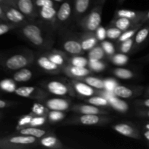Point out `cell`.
I'll return each instance as SVG.
<instances>
[{
  "label": "cell",
  "mask_w": 149,
  "mask_h": 149,
  "mask_svg": "<svg viewBox=\"0 0 149 149\" xmlns=\"http://www.w3.org/2000/svg\"><path fill=\"white\" fill-rule=\"evenodd\" d=\"M143 135H144V137H145L147 141L149 142V129L145 130V131H144V132H143Z\"/></svg>",
  "instance_id": "56"
},
{
  "label": "cell",
  "mask_w": 149,
  "mask_h": 149,
  "mask_svg": "<svg viewBox=\"0 0 149 149\" xmlns=\"http://www.w3.org/2000/svg\"><path fill=\"white\" fill-rule=\"evenodd\" d=\"M143 26V23H139V24L136 25L134 27L130 28V29H127V30L125 31H122V34L119 36V39H117L118 43H121V42H124V41H126L127 39H131V38H133L135 36V33H137L138 30L141 29L142 26Z\"/></svg>",
  "instance_id": "34"
},
{
  "label": "cell",
  "mask_w": 149,
  "mask_h": 149,
  "mask_svg": "<svg viewBox=\"0 0 149 149\" xmlns=\"http://www.w3.org/2000/svg\"><path fill=\"white\" fill-rule=\"evenodd\" d=\"M113 75L118 79H131L134 78L135 76V74L134 71L132 70L128 69V68H116L112 71Z\"/></svg>",
  "instance_id": "32"
},
{
  "label": "cell",
  "mask_w": 149,
  "mask_h": 149,
  "mask_svg": "<svg viewBox=\"0 0 149 149\" xmlns=\"http://www.w3.org/2000/svg\"><path fill=\"white\" fill-rule=\"evenodd\" d=\"M89 63L88 58L81 56V55H71L68 57V64L79 67H87Z\"/></svg>",
  "instance_id": "35"
},
{
  "label": "cell",
  "mask_w": 149,
  "mask_h": 149,
  "mask_svg": "<svg viewBox=\"0 0 149 149\" xmlns=\"http://www.w3.org/2000/svg\"><path fill=\"white\" fill-rule=\"evenodd\" d=\"M15 93L20 97L33 99L42 102L48 96L47 93L44 90L37 87L31 86H23L17 87L15 91Z\"/></svg>",
  "instance_id": "8"
},
{
  "label": "cell",
  "mask_w": 149,
  "mask_h": 149,
  "mask_svg": "<svg viewBox=\"0 0 149 149\" xmlns=\"http://www.w3.org/2000/svg\"><path fill=\"white\" fill-rule=\"evenodd\" d=\"M111 119L106 115L100 114H81V116L72 118L65 122L70 125H81L85 126L103 125L110 122Z\"/></svg>",
  "instance_id": "6"
},
{
  "label": "cell",
  "mask_w": 149,
  "mask_h": 149,
  "mask_svg": "<svg viewBox=\"0 0 149 149\" xmlns=\"http://www.w3.org/2000/svg\"><path fill=\"white\" fill-rule=\"evenodd\" d=\"M81 47L84 52H88L90 49L97 45L98 39L96 37L95 32L85 31L84 34L80 36L79 39Z\"/></svg>",
  "instance_id": "23"
},
{
  "label": "cell",
  "mask_w": 149,
  "mask_h": 149,
  "mask_svg": "<svg viewBox=\"0 0 149 149\" xmlns=\"http://www.w3.org/2000/svg\"><path fill=\"white\" fill-rule=\"evenodd\" d=\"M110 107L114 109L116 111L122 113H126L129 111L130 106L126 101L122 100V98L113 95L109 100Z\"/></svg>",
  "instance_id": "25"
},
{
  "label": "cell",
  "mask_w": 149,
  "mask_h": 149,
  "mask_svg": "<svg viewBox=\"0 0 149 149\" xmlns=\"http://www.w3.org/2000/svg\"><path fill=\"white\" fill-rule=\"evenodd\" d=\"M38 144L39 146L45 148L63 149L65 148L59 138L52 132H48L43 137L39 138Z\"/></svg>",
  "instance_id": "19"
},
{
  "label": "cell",
  "mask_w": 149,
  "mask_h": 149,
  "mask_svg": "<svg viewBox=\"0 0 149 149\" xmlns=\"http://www.w3.org/2000/svg\"><path fill=\"white\" fill-rule=\"evenodd\" d=\"M34 55L31 52H21L10 55L4 61V66L10 71H17L26 68L33 63Z\"/></svg>",
  "instance_id": "4"
},
{
  "label": "cell",
  "mask_w": 149,
  "mask_h": 149,
  "mask_svg": "<svg viewBox=\"0 0 149 149\" xmlns=\"http://www.w3.org/2000/svg\"><path fill=\"white\" fill-rule=\"evenodd\" d=\"M33 115L30 113L20 117L19 119L18 122H17V126H16V130L18 131L20 130L23 129V128L29 127V125H30L31 122V119L33 118Z\"/></svg>",
  "instance_id": "42"
},
{
  "label": "cell",
  "mask_w": 149,
  "mask_h": 149,
  "mask_svg": "<svg viewBox=\"0 0 149 149\" xmlns=\"http://www.w3.org/2000/svg\"><path fill=\"white\" fill-rule=\"evenodd\" d=\"M1 22H4V21H2V20H0V23H1Z\"/></svg>",
  "instance_id": "63"
},
{
  "label": "cell",
  "mask_w": 149,
  "mask_h": 149,
  "mask_svg": "<svg viewBox=\"0 0 149 149\" xmlns=\"http://www.w3.org/2000/svg\"><path fill=\"white\" fill-rule=\"evenodd\" d=\"M106 63L103 62L102 60H89L88 65L87 68L92 71L95 73L102 72L106 70Z\"/></svg>",
  "instance_id": "36"
},
{
  "label": "cell",
  "mask_w": 149,
  "mask_h": 149,
  "mask_svg": "<svg viewBox=\"0 0 149 149\" xmlns=\"http://www.w3.org/2000/svg\"><path fill=\"white\" fill-rule=\"evenodd\" d=\"M62 46L65 52L71 55H83L84 52L79 39L77 38H68L65 39Z\"/></svg>",
  "instance_id": "21"
},
{
  "label": "cell",
  "mask_w": 149,
  "mask_h": 149,
  "mask_svg": "<svg viewBox=\"0 0 149 149\" xmlns=\"http://www.w3.org/2000/svg\"><path fill=\"white\" fill-rule=\"evenodd\" d=\"M139 61L143 63H149V54L146 55V56L143 57V58H140Z\"/></svg>",
  "instance_id": "55"
},
{
  "label": "cell",
  "mask_w": 149,
  "mask_h": 149,
  "mask_svg": "<svg viewBox=\"0 0 149 149\" xmlns=\"http://www.w3.org/2000/svg\"><path fill=\"white\" fill-rule=\"evenodd\" d=\"M71 84L75 91L76 94L81 97H90L97 94V90L88 85L84 81L78 79L71 80Z\"/></svg>",
  "instance_id": "16"
},
{
  "label": "cell",
  "mask_w": 149,
  "mask_h": 149,
  "mask_svg": "<svg viewBox=\"0 0 149 149\" xmlns=\"http://www.w3.org/2000/svg\"><path fill=\"white\" fill-rule=\"evenodd\" d=\"M20 34L27 41L34 46L41 48H49L50 47L51 39L37 23L33 20H29L20 28Z\"/></svg>",
  "instance_id": "1"
},
{
  "label": "cell",
  "mask_w": 149,
  "mask_h": 149,
  "mask_svg": "<svg viewBox=\"0 0 149 149\" xmlns=\"http://www.w3.org/2000/svg\"><path fill=\"white\" fill-rule=\"evenodd\" d=\"M100 46L103 47V50H104L105 53H106V55L109 57V58H110L113 54L116 53V49H115L114 45H113L112 42H109V41H102Z\"/></svg>",
  "instance_id": "43"
},
{
  "label": "cell",
  "mask_w": 149,
  "mask_h": 149,
  "mask_svg": "<svg viewBox=\"0 0 149 149\" xmlns=\"http://www.w3.org/2000/svg\"><path fill=\"white\" fill-rule=\"evenodd\" d=\"M109 59L112 63L118 66L125 65L129 62V57L127 55V54L122 53V52L113 54L109 58Z\"/></svg>",
  "instance_id": "40"
},
{
  "label": "cell",
  "mask_w": 149,
  "mask_h": 149,
  "mask_svg": "<svg viewBox=\"0 0 149 149\" xmlns=\"http://www.w3.org/2000/svg\"><path fill=\"white\" fill-rule=\"evenodd\" d=\"M36 63L38 66L45 72L49 74H58L62 72V67L52 62L45 54L39 55L36 58Z\"/></svg>",
  "instance_id": "13"
},
{
  "label": "cell",
  "mask_w": 149,
  "mask_h": 149,
  "mask_svg": "<svg viewBox=\"0 0 149 149\" xmlns=\"http://www.w3.org/2000/svg\"><path fill=\"white\" fill-rule=\"evenodd\" d=\"M73 13V0H64L58 7L57 12L58 26L68 23Z\"/></svg>",
  "instance_id": "14"
},
{
  "label": "cell",
  "mask_w": 149,
  "mask_h": 149,
  "mask_svg": "<svg viewBox=\"0 0 149 149\" xmlns=\"http://www.w3.org/2000/svg\"><path fill=\"white\" fill-rule=\"evenodd\" d=\"M1 5L10 23L17 25V26L20 27L29 21V19L16 7L5 4H1Z\"/></svg>",
  "instance_id": "9"
},
{
  "label": "cell",
  "mask_w": 149,
  "mask_h": 149,
  "mask_svg": "<svg viewBox=\"0 0 149 149\" xmlns=\"http://www.w3.org/2000/svg\"><path fill=\"white\" fill-rule=\"evenodd\" d=\"M18 134H21V135H29V136L34 137V138H41L43 137L44 135L48 133L47 130L45 129H42L41 127H29L23 128V129L17 131Z\"/></svg>",
  "instance_id": "28"
},
{
  "label": "cell",
  "mask_w": 149,
  "mask_h": 149,
  "mask_svg": "<svg viewBox=\"0 0 149 149\" xmlns=\"http://www.w3.org/2000/svg\"><path fill=\"white\" fill-rule=\"evenodd\" d=\"M125 1V0H118V3L121 4H122V3H123Z\"/></svg>",
  "instance_id": "58"
},
{
  "label": "cell",
  "mask_w": 149,
  "mask_h": 149,
  "mask_svg": "<svg viewBox=\"0 0 149 149\" xmlns=\"http://www.w3.org/2000/svg\"><path fill=\"white\" fill-rule=\"evenodd\" d=\"M78 80H81V81H84L86 84L91 86L92 87L96 89V90H103L104 89V81H103V79L98 78V77L89 75Z\"/></svg>",
  "instance_id": "31"
},
{
  "label": "cell",
  "mask_w": 149,
  "mask_h": 149,
  "mask_svg": "<svg viewBox=\"0 0 149 149\" xmlns=\"http://www.w3.org/2000/svg\"><path fill=\"white\" fill-rule=\"evenodd\" d=\"M85 101L87 103L94 105V106H97V107L111 108L109 100L106 97H103V96L100 95L96 94L90 97H87Z\"/></svg>",
  "instance_id": "30"
},
{
  "label": "cell",
  "mask_w": 149,
  "mask_h": 149,
  "mask_svg": "<svg viewBox=\"0 0 149 149\" xmlns=\"http://www.w3.org/2000/svg\"><path fill=\"white\" fill-rule=\"evenodd\" d=\"M33 77V72L30 69L26 68H21L13 74V79L16 82H26L31 79Z\"/></svg>",
  "instance_id": "29"
},
{
  "label": "cell",
  "mask_w": 149,
  "mask_h": 149,
  "mask_svg": "<svg viewBox=\"0 0 149 149\" xmlns=\"http://www.w3.org/2000/svg\"><path fill=\"white\" fill-rule=\"evenodd\" d=\"M45 87L47 92L56 96H75L76 93L71 82L63 80H51L45 83Z\"/></svg>",
  "instance_id": "5"
},
{
  "label": "cell",
  "mask_w": 149,
  "mask_h": 149,
  "mask_svg": "<svg viewBox=\"0 0 149 149\" xmlns=\"http://www.w3.org/2000/svg\"><path fill=\"white\" fill-rule=\"evenodd\" d=\"M48 121L47 116H33L29 127H41L44 126Z\"/></svg>",
  "instance_id": "45"
},
{
  "label": "cell",
  "mask_w": 149,
  "mask_h": 149,
  "mask_svg": "<svg viewBox=\"0 0 149 149\" xmlns=\"http://www.w3.org/2000/svg\"><path fill=\"white\" fill-rule=\"evenodd\" d=\"M4 1H5V0H0V4H4Z\"/></svg>",
  "instance_id": "59"
},
{
  "label": "cell",
  "mask_w": 149,
  "mask_h": 149,
  "mask_svg": "<svg viewBox=\"0 0 149 149\" xmlns=\"http://www.w3.org/2000/svg\"><path fill=\"white\" fill-rule=\"evenodd\" d=\"M143 91L141 86H125L118 84L113 93L116 96L122 99H130L140 95Z\"/></svg>",
  "instance_id": "12"
},
{
  "label": "cell",
  "mask_w": 149,
  "mask_h": 149,
  "mask_svg": "<svg viewBox=\"0 0 149 149\" xmlns=\"http://www.w3.org/2000/svg\"><path fill=\"white\" fill-rule=\"evenodd\" d=\"M136 113L141 117L149 119V108H138Z\"/></svg>",
  "instance_id": "50"
},
{
  "label": "cell",
  "mask_w": 149,
  "mask_h": 149,
  "mask_svg": "<svg viewBox=\"0 0 149 149\" xmlns=\"http://www.w3.org/2000/svg\"><path fill=\"white\" fill-rule=\"evenodd\" d=\"M106 0H96L95 5L79 22L85 31L95 32L101 23L103 7Z\"/></svg>",
  "instance_id": "3"
},
{
  "label": "cell",
  "mask_w": 149,
  "mask_h": 149,
  "mask_svg": "<svg viewBox=\"0 0 149 149\" xmlns=\"http://www.w3.org/2000/svg\"><path fill=\"white\" fill-rule=\"evenodd\" d=\"M2 114H3V113H1V112H0V118H1V116H2Z\"/></svg>",
  "instance_id": "62"
},
{
  "label": "cell",
  "mask_w": 149,
  "mask_h": 149,
  "mask_svg": "<svg viewBox=\"0 0 149 149\" xmlns=\"http://www.w3.org/2000/svg\"><path fill=\"white\" fill-rule=\"evenodd\" d=\"M66 113L65 111L56 110H49L47 114V119L49 123H58L65 119Z\"/></svg>",
  "instance_id": "37"
},
{
  "label": "cell",
  "mask_w": 149,
  "mask_h": 149,
  "mask_svg": "<svg viewBox=\"0 0 149 149\" xmlns=\"http://www.w3.org/2000/svg\"><path fill=\"white\" fill-rule=\"evenodd\" d=\"M92 0H73V17L77 22L89 12Z\"/></svg>",
  "instance_id": "18"
},
{
  "label": "cell",
  "mask_w": 149,
  "mask_h": 149,
  "mask_svg": "<svg viewBox=\"0 0 149 149\" xmlns=\"http://www.w3.org/2000/svg\"><path fill=\"white\" fill-rule=\"evenodd\" d=\"M62 72L73 79H80L93 74L87 67H79L66 64L62 68Z\"/></svg>",
  "instance_id": "15"
},
{
  "label": "cell",
  "mask_w": 149,
  "mask_h": 149,
  "mask_svg": "<svg viewBox=\"0 0 149 149\" xmlns=\"http://www.w3.org/2000/svg\"><path fill=\"white\" fill-rule=\"evenodd\" d=\"M4 4L18 9L29 20H33L38 17L34 0H5Z\"/></svg>",
  "instance_id": "7"
},
{
  "label": "cell",
  "mask_w": 149,
  "mask_h": 149,
  "mask_svg": "<svg viewBox=\"0 0 149 149\" xmlns=\"http://www.w3.org/2000/svg\"><path fill=\"white\" fill-rule=\"evenodd\" d=\"M122 31L120 29H117L115 26H111L106 29V34H107V39H111V40H117L119 36L122 34Z\"/></svg>",
  "instance_id": "44"
},
{
  "label": "cell",
  "mask_w": 149,
  "mask_h": 149,
  "mask_svg": "<svg viewBox=\"0 0 149 149\" xmlns=\"http://www.w3.org/2000/svg\"><path fill=\"white\" fill-rule=\"evenodd\" d=\"M106 53L100 45H96L95 47L88 51L89 60H103L106 57Z\"/></svg>",
  "instance_id": "38"
},
{
  "label": "cell",
  "mask_w": 149,
  "mask_h": 149,
  "mask_svg": "<svg viewBox=\"0 0 149 149\" xmlns=\"http://www.w3.org/2000/svg\"><path fill=\"white\" fill-rule=\"evenodd\" d=\"M149 36V25H146L141 27L137 31L134 36V47L133 50L139 48L148 39Z\"/></svg>",
  "instance_id": "26"
},
{
  "label": "cell",
  "mask_w": 149,
  "mask_h": 149,
  "mask_svg": "<svg viewBox=\"0 0 149 149\" xmlns=\"http://www.w3.org/2000/svg\"><path fill=\"white\" fill-rule=\"evenodd\" d=\"M58 7H45L38 9V17L47 26L51 29H55L58 27L57 23V12Z\"/></svg>",
  "instance_id": "10"
},
{
  "label": "cell",
  "mask_w": 149,
  "mask_h": 149,
  "mask_svg": "<svg viewBox=\"0 0 149 149\" xmlns=\"http://www.w3.org/2000/svg\"><path fill=\"white\" fill-rule=\"evenodd\" d=\"M34 1L37 10L45 7H58L57 2L53 0H34Z\"/></svg>",
  "instance_id": "48"
},
{
  "label": "cell",
  "mask_w": 149,
  "mask_h": 149,
  "mask_svg": "<svg viewBox=\"0 0 149 149\" xmlns=\"http://www.w3.org/2000/svg\"><path fill=\"white\" fill-rule=\"evenodd\" d=\"M112 129L117 133L127 137V138H132V139L140 140L141 139V135L140 131L135 125L126 122L115 124L112 126Z\"/></svg>",
  "instance_id": "11"
},
{
  "label": "cell",
  "mask_w": 149,
  "mask_h": 149,
  "mask_svg": "<svg viewBox=\"0 0 149 149\" xmlns=\"http://www.w3.org/2000/svg\"><path fill=\"white\" fill-rule=\"evenodd\" d=\"M149 22V10L148 11H146L145 13V15H144L143 19L142 20V23H148Z\"/></svg>",
  "instance_id": "54"
},
{
  "label": "cell",
  "mask_w": 149,
  "mask_h": 149,
  "mask_svg": "<svg viewBox=\"0 0 149 149\" xmlns=\"http://www.w3.org/2000/svg\"><path fill=\"white\" fill-rule=\"evenodd\" d=\"M104 81V89L110 92H113L116 86L119 84L118 81L114 78H106L103 79Z\"/></svg>",
  "instance_id": "47"
},
{
  "label": "cell",
  "mask_w": 149,
  "mask_h": 149,
  "mask_svg": "<svg viewBox=\"0 0 149 149\" xmlns=\"http://www.w3.org/2000/svg\"><path fill=\"white\" fill-rule=\"evenodd\" d=\"M135 104L138 106V108H149V98L136 100Z\"/></svg>",
  "instance_id": "51"
},
{
  "label": "cell",
  "mask_w": 149,
  "mask_h": 149,
  "mask_svg": "<svg viewBox=\"0 0 149 149\" xmlns=\"http://www.w3.org/2000/svg\"><path fill=\"white\" fill-rule=\"evenodd\" d=\"M95 34L96 37L98 39V41H104L106 39H107V34H106V29L101 25L97 27V29L95 31Z\"/></svg>",
  "instance_id": "49"
},
{
  "label": "cell",
  "mask_w": 149,
  "mask_h": 149,
  "mask_svg": "<svg viewBox=\"0 0 149 149\" xmlns=\"http://www.w3.org/2000/svg\"><path fill=\"white\" fill-rule=\"evenodd\" d=\"M19 27L17 25L13 24L12 23H9V22H1L0 23V36L4 35L5 33H8L13 29H16V28Z\"/></svg>",
  "instance_id": "46"
},
{
  "label": "cell",
  "mask_w": 149,
  "mask_h": 149,
  "mask_svg": "<svg viewBox=\"0 0 149 149\" xmlns=\"http://www.w3.org/2000/svg\"><path fill=\"white\" fill-rule=\"evenodd\" d=\"M71 111L79 114H100L107 115L109 112L100 107L90 104H77L71 107Z\"/></svg>",
  "instance_id": "20"
},
{
  "label": "cell",
  "mask_w": 149,
  "mask_h": 149,
  "mask_svg": "<svg viewBox=\"0 0 149 149\" xmlns=\"http://www.w3.org/2000/svg\"><path fill=\"white\" fill-rule=\"evenodd\" d=\"M49 111V109L45 106V103L42 104L39 102H36L32 106L30 113L33 116H47Z\"/></svg>",
  "instance_id": "39"
},
{
  "label": "cell",
  "mask_w": 149,
  "mask_h": 149,
  "mask_svg": "<svg viewBox=\"0 0 149 149\" xmlns=\"http://www.w3.org/2000/svg\"><path fill=\"white\" fill-rule=\"evenodd\" d=\"M13 104V102L7 101V100H1V99H0V109H5V108L12 106Z\"/></svg>",
  "instance_id": "52"
},
{
  "label": "cell",
  "mask_w": 149,
  "mask_h": 149,
  "mask_svg": "<svg viewBox=\"0 0 149 149\" xmlns=\"http://www.w3.org/2000/svg\"><path fill=\"white\" fill-rule=\"evenodd\" d=\"M39 139L29 135L18 134L0 138V149H27L39 146Z\"/></svg>",
  "instance_id": "2"
},
{
  "label": "cell",
  "mask_w": 149,
  "mask_h": 149,
  "mask_svg": "<svg viewBox=\"0 0 149 149\" xmlns=\"http://www.w3.org/2000/svg\"><path fill=\"white\" fill-rule=\"evenodd\" d=\"M53 1H55V2H57V3H61V2H63L64 0H53Z\"/></svg>",
  "instance_id": "57"
},
{
  "label": "cell",
  "mask_w": 149,
  "mask_h": 149,
  "mask_svg": "<svg viewBox=\"0 0 149 149\" xmlns=\"http://www.w3.org/2000/svg\"><path fill=\"white\" fill-rule=\"evenodd\" d=\"M138 24H139V23H136L135 22L126 18V17H113L111 23V26H113L117 29H120L122 31H125L134 27Z\"/></svg>",
  "instance_id": "27"
},
{
  "label": "cell",
  "mask_w": 149,
  "mask_h": 149,
  "mask_svg": "<svg viewBox=\"0 0 149 149\" xmlns=\"http://www.w3.org/2000/svg\"><path fill=\"white\" fill-rule=\"evenodd\" d=\"M0 20H1L2 21H4V22H9L8 20H7V17H6L5 13H4V10H3V8H2V7H1V4H0ZM9 23H10V22H9Z\"/></svg>",
  "instance_id": "53"
},
{
  "label": "cell",
  "mask_w": 149,
  "mask_h": 149,
  "mask_svg": "<svg viewBox=\"0 0 149 149\" xmlns=\"http://www.w3.org/2000/svg\"><path fill=\"white\" fill-rule=\"evenodd\" d=\"M146 129H149V124H147V125H145Z\"/></svg>",
  "instance_id": "61"
},
{
  "label": "cell",
  "mask_w": 149,
  "mask_h": 149,
  "mask_svg": "<svg viewBox=\"0 0 149 149\" xmlns=\"http://www.w3.org/2000/svg\"><path fill=\"white\" fill-rule=\"evenodd\" d=\"M16 81L13 79H4L0 81V90L8 93H15L17 89Z\"/></svg>",
  "instance_id": "33"
},
{
  "label": "cell",
  "mask_w": 149,
  "mask_h": 149,
  "mask_svg": "<svg viewBox=\"0 0 149 149\" xmlns=\"http://www.w3.org/2000/svg\"><path fill=\"white\" fill-rule=\"evenodd\" d=\"M146 11H135L127 9H120L114 13L113 17H126L136 23H142Z\"/></svg>",
  "instance_id": "22"
},
{
  "label": "cell",
  "mask_w": 149,
  "mask_h": 149,
  "mask_svg": "<svg viewBox=\"0 0 149 149\" xmlns=\"http://www.w3.org/2000/svg\"><path fill=\"white\" fill-rule=\"evenodd\" d=\"M146 95H148L149 97V87L147 89V90H146Z\"/></svg>",
  "instance_id": "60"
},
{
  "label": "cell",
  "mask_w": 149,
  "mask_h": 149,
  "mask_svg": "<svg viewBox=\"0 0 149 149\" xmlns=\"http://www.w3.org/2000/svg\"><path fill=\"white\" fill-rule=\"evenodd\" d=\"M133 47L134 37L119 43V51L120 52H122V53L127 54L129 52H130L131 51H133Z\"/></svg>",
  "instance_id": "41"
},
{
  "label": "cell",
  "mask_w": 149,
  "mask_h": 149,
  "mask_svg": "<svg viewBox=\"0 0 149 149\" xmlns=\"http://www.w3.org/2000/svg\"><path fill=\"white\" fill-rule=\"evenodd\" d=\"M43 102L45 106L49 109V110L68 111L71 109V101L66 98L52 97V98L45 99Z\"/></svg>",
  "instance_id": "17"
},
{
  "label": "cell",
  "mask_w": 149,
  "mask_h": 149,
  "mask_svg": "<svg viewBox=\"0 0 149 149\" xmlns=\"http://www.w3.org/2000/svg\"><path fill=\"white\" fill-rule=\"evenodd\" d=\"M46 55L52 62L62 68L64 65L68 64V56L62 51L53 49V50L47 52Z\"/></svg>",
  "instance_id": "24"
}]
</instances>
